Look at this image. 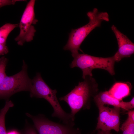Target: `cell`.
Masks as SVG:
<instances>
[{
	"instance_id": "obj_1",
	"label": "cell",
	"mask_w": 134,
	"mask_h": 134,
	"mask_svg": "<svg viewBox=\"0 0 134 134\" xmlns=\"http://www.w3.org/2000/svg\"><path fill=\"white\" fill-rule=\"evenodd\" d=\"M84 80L79 82L67 94L59 99L68 105L71 116L74 121L76 114L80 110L90 108L92 99L98 93V84L94 78L87 76Z\"/></svg>"
},
{
	"instance_id": "obj_2",
	"label": "cell",
	"mask_w": 134,
	"mask_h": 134,
	"mask_svg": "<svg viewBox=\"0 0 134 134\" xmlns=\"http://www.w3.org/2000/svg\"><path fill=\"white\" fill-rule=\"evenodd\" d=\"M87 15L88 23L78 28L72 29L67 43L63 48L64 50L70 51L72 56L78 53L79 50L83 52L80 46L86 37L96 28L100 27L102 21L108 22L109 20L107 12H99L96 8L88 12Z\"/></svg>"
},
{
	"instance_id": "obj_3",
	"label": "cell",
	"mask_w": 134,
	"mask_h": 134,
	"mask_svg": "<svg viewBox=\"0 0 134 134\" xmlns=\"http://www.w3.org/2000/svg\"><path fill=\"white\" fill-rule=\"evenodd\" d=\"M30 96L43 98L47 100L53 107L54 111L53 117L58 118L64 124L73 125L74 121L70 113L66 112L62 108L56 96V89H51L45 82L39 73H37L32 80V85L30 90Z\"/></svg>"
},
{
	"instance_id": "obj_4",
	"label": "cell",
	"mask_w": 134,
	"mask_h": 134,
	"mask_svg": "<svg viewBox=\"0 0 134 134\" xmlns=\"http://www.w3.org/2000/svg\"><path fill=\"white\" fill-rule=\"evenodd\" d=\"M72 56L73 59L70 65V67H77L80 68L82 71V77L84 79L87 76L92 77V71L95 69H104L112 75L115 74L116 61L114 56L103 58L79 53Z\"/></svg>"
},
{
	"instance_id": "obj_5",
	"label": "cell",
	"mask_w": 134,
	"mask_h": 134,
	"mask_svg": "<svg viewBox=\"0 0 134 134\" xmlns=\"http://www.w3.org/2000/svg\"><path fill=\"white\" fill-rule=\"evenodd\" d=\"M27 70V66L23 61L20 71L12 76H6L0 85V97H9L21 91H30L32 80L28 76Z\"/></svg>"
},
{
	"instance_id": "obj_6",
	"label": "cell",
	"mask_w": 134,
	"mask_h": 134,
	"mask_svg": "<svg viewBox=\"0 0 134 134\" xmlns=\"http://www.w3.org/2000/svg\"><path fill=\"white\" fill-rule=\"evenodd\" d=\"M35 0H31L27 3L18 24L19 34L15 40L19 45L33 40L36 30L34 26L38 22L35 17L34 7Z\"/></svg>"
},
{
	"instance_id": "obj_7",
	"label": "cell",
	"mask_w": 134,
	"mask_h": 134,
	"mask_svg": "<svg viewBox=\"0 0 134 134\" xmlns=\"http://www.w3.org/2000/svg\"><path fill=\"white\" fill-rule=\"evenodd\" d=\"M26 115L32 120L39 134H76L80 131L73 126L55 123L42 117L28 113Z\"/></svg>"
},
{
	"instance_id": "obj_8",
	"label": "cell",
	"mask_w": 134,
	"mask_h": 134,
	"mask_svg": "<svg viewBox=\"0 0 134 134\" xmlns=\"http://www.w3.org/2000/svg\"><path fill=\"white\" fill-rule=\"evenodd\" d=\"M99 116L96 130L102 131L114 130L118 132L120 130V108H111L105 105L98 107Z\"/></svg>"
},
{
	"instance_id": "obj_9",
	"label": "cell",
	"mask_w": 134,
	"mask_h": 134,
	"mask_svg": "<svg viewBox=\"0 0 134 134\" xmlns=\"http://www.w3.org/2000/svg\"><path fill=\"white\" fill-rule=\"evenodd\" d=\"M116 37L118 50L114 55L116 62L123 58L130 57L134 53V44L127 36L119 31L114 25L111 27Z\"/></svg>"
},
{
	"instance_id": "obj_10",
	"label": "cell",
	"mask_w": 134,
	"mask_h": 134,
	"mask_svg": "<svg viewBox=\"0 0 134 134\" xmlns=\"http://www.w3.org/2000/svg\"><path fill=\"white\" fill-rule=\"evenodd\" d=\"M131 90V87L127 83L117 82L107 91L111 97L121 101L130 95Z\"/></svg>"
},
{
	"instance_id": "obj_11",
	"label": "cell",
	"mask_w": 134,
	"mask_h": 134,
	"mask_svg": "<svg viewBox=\"0 0 134 134\" xmlns=\"http://www.w3.org/2000/svg\"><path fill=\"white\" fill-rule=\"evenodd\" d=\"M93 99L98 107L107 105L121 108V101L110 96L107 91L98 93Z\"/></svg>"
},
{
	"instance_id": "obj_12",
	"label": "cell",
	"mask_w": 134,
	"mask_h": 134,
	"mask_svg": "<svg viewBox=\"0 0 134 134\" xmlns=\"http://www.w3.org/2000/svg\"><path fill=\"white\" fill-rule=\"evenodd\" d=\"M18 24L6 23L0 27V43L6 45L7 37L10 33L16 28Z\"/></svg>"
},
{
	"instance_id": "obj_13",
	"label": "cell",
	"mask_w": 134,
	"mask_h": 134,
	"mask_svg": "<svg viewBox=\"0 0 134 134\" xmlns=\"http://www.w3.org/2000/svg\"><path fill=\"white\" fill-rule=\"evenodd\" d=\"M14 106L11 100L6 101L4 106L0 111V134H6L5 124L6 114L9 109Z\"/></svg>"
},
{
	"instance_id": "obj_14",
	"label": "cell",
	"mask_w": 134,
	"mask_h": 134,
	"mask_svg": "<svg viewBox=\"0 0 134 134\" xmlns=\"http://www.w3.org/2000/svg\"><path fill=\"white\" fill-rule=\"evenodd\" d=\"M120 129L122 131V134H134V122L127 118Z\"/></svg>"
},
{
	"instance_id": "obj_15",
	"label": "cell",
	"mask_w": 134,
	"mask_h": 134,
	"mask_svg": "<svg viewBox=\"0 0 134 134\" xmlns=\"http://www.w3.org/2000/svg\"><path fill=\"white\" fill-rule=\"evenodd\" d=\"M8 60L4 56L0 58V85L7 76L5 69Z\"/></svg>"
},
{
	"instance_id": "obj_16",
	"label": "cell",
	"mask_w": 134,
	"mask_h": 134,
	"mask_svg": "<svg viewBox=\"0 0 134 134\" xmlns=\"http://www.w3.org/2000/svg\"><path fill=\"white\" fill-rule=\"evenodd\" d=\"M121 108L127 110H129L134 108V98L133 97L132 100L129 102L121 101Z\"/></svg>"
},
{
	"instance_id": "obj_17",
	"label": "cell",
	"mask_w": 134,
	"mask_h": 134,
	"mask_svg": "<svg viewBox=\"0 0 134 134\" xmlns=\"http://www.w3.org/2000/svg\"><path fill=\"white\" fill-rule=\"evenodd\" d=\"M24 1L25 0H0V9L6 6L14 5L17 2Z\"/></svg>"
},
{
	"instance_id": "obj_18",
	"label": "cell",
	"mask_w": 134,
	"mask_h": 134,
	"mask_svg": "<svg viewBox=\"0 0 134 134\" xmlns=\"http://www.w3.org/2000/svg\"><path fill=\"white\" fill-rule=\"evenodd\" d=\"M8 52V48L6 45L0 43V56L6 54Z\"/></svg>"
},
{
	"instance_id": "obj_19",
	"label": "cell",
	"mask_w": 134,
	"mask_h": 134,
	"mask_svg": "<svg viewBox=\"0 0 134 134\" xmlns=\"http://www.w3.org/2000/svg\"><path fill=\"white\" fill-rule=\"evenodd\" d=\"M128 119L134 122V110H129L127 112Z\"/></svg>"
},
{
	"instance_id": "obj_20",
	"label": "cell",
	"mask_w": 134,
	"mask_h": 134,
	"mask_svg": "<svg viewBox=\"0 0 134 134\" xmlns=\"http://www.w3.org/2000/svg\"><path fill=\"white\" fill-rule=\"evenodd\" d=\"M26 134H37L34 129L30 128L27 130Z\"/></svg>"
},
{
	"instance_id": "obj_21",
	"label": "cell",
	"mask_w": 134,
	"mask_h": 134,
	"mask_svg": "<svg viewBox=\"0 0 134 134\" xmlns=\"http://www.w3.org/2000/svg\"><path fill=\"white\" fill-rule=\"evenodd\" d=\"M6 134H20L17 131H12L7 133Z\"/></svg>"
},
{
	"instance_id": "obj_22",
	"label": "cell",
	"mask_w": 134,
	"mask_h": 134,
	"mask_svg": "<svg viewBox=\"0 0 134 134\" xmlns=\"http://www.w3.org/2000/svg\"><path fill=\"white\" fill-rule=\"evenodd\" d=\"M102 134H112L110 131H102Z\"/></svg>"
},
{
	"instance_id": "obj_23",
	"label": "cell",
	"mask_w": 134,
	"mask_h": 134,
	"mask_svg": "<svg viewBox=\"0 0 134 134\" xmlns=\"http://www.w3.org/2000/svg\"><path fill=\"white\" fill-rule=\"evenodd\" d=\"M98 132L97 134H102V131L100 130H98ZM76 134H81L80 132V131L78 132V133H76Z\"/></svg>"
}]
</instances>
